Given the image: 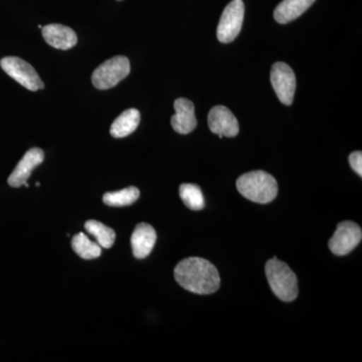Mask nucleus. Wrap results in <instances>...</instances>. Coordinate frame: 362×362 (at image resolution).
<instances>
[{"label": "nucleus", "mask_w": 362, "mask_h": 362, "mask_svg": "<svg viewBox=\"0 0 362 362\" xmlns=\"http://www.w3.org/2000/svg\"><path fill=\"white\" fill-rule=\"evenodd\" d=\"M175 277L181 287L194 294H213L221 285L220 274L216 267L197 257L180 262L175 269Z\"/></svg>", "instance_id": "obj_1"}, {"label": "nucleus", "mask_w": 362, "mask_h": 362, "mask_svg": "<svg viewBox=\"0 0 362 362\" xmlns=\"http://www.w3.org/2000/svg\"><path fill=\"white\" fill-rule=\"evenodd\" d=\"M237 188L243 197L257 204H269L278 194V183L275 177L262 170L251 171L240 176Z\"/></svg>", "instance_id": "obj_2"}, {"label": "nucleus", "mask_w": 362, "mask_h": 362, "mask_svg": "<svg viewBox=\"0 0 362 362\" xmlns=\"http://www.w3.org/2000/svg\"><path fill=\"white\" fill-rule=\"evenodd\" d=\"M266 276L272 291L284 302L294 301L298 296V281L294 272L284 262L274 257L266 264Z\"/></svg>", "instance_id": "obj_3"}, {"label": "nucleus", "mask_w": 362, "mask_h": 362, "mask_svg": "<svg viewBox=\"0 0 362 362\" xmlns=\"http://www.w3.org/2000/svg\"><path fill=\"white\" fill-rule=\"evenodd\" d=\"M129 59L123 56L114 57L98 66L92 76V83L99 90L115 87L130 73Z\"/></svg>", "instance_id": "obj_4"}, {"label": "nucleus", "mask_w": 362, "mask_h": 362, "mask_svg": "<svg viewBox=\"0 0 362 362\" xmlns=\"http://www.w3.org/2000/svg\"><path fill=\"white\" fill-rule=\"evenodd\" d=\"M245 4L243 0H233L226 6L218 23L216 35L221 42L228 44L235 40L244 23Z\"/></svg>", "instance_id": "obj_5"}, {"label": "nucleus", "mask_w": 362, "mask_h": 362, "mask_svg": "<svg viewBox=\"0 0 362 362\" xmlns=\"http://www.w3.org/2000/svg\"><path fill=\"white\" fill-rule=\"evenodd\" d=\"M0 66L9 77L14 78L26 89L33 92L44 89V83L40 80L37 71L28 62L18 57H6L0 61Z\"/></svg>", "instance_id": "obj_6"}, {"label": "nucleus", "mask_w": 362, "mask_h": 362, "mask_svg": "<svg viewBox=\"0 0 362 362\" xmlns=\"http://www.w3.org/2000/svg\"><path fill=\"white\" fill-rule=\"evenodd\" d=\"M361 238V226L354 221H341L338 223L337 230L328 245L333 254L337 256H345L358 246Z\"/></svg>", "instance_id": "obj_7"}, {"label": "nucleus", "mask_w": 362, "mask_h": 362, "mask_svg": "<svg viewBox=\"0 0 362 362\" xmlns=\"http://www.w3.org/2000/svg\"><path fill=\"white\" fill-rule=\"evenodd\" d=\"M271 83L278 99L283 104L291 105L296 90V77L294 71L287 64H274L271 70Z\"/></svg>", "instance_id": "obj_8"}, {"label": "nucleus", "mask_w": 362, "mask_h": 362, "mask_svg": "<svg viewBox=\"0 0 362 362\" xmlns=\"http://www.w3.org/2000/svg\"><path fill=\"white\" fill-rule=\"evenodd\" d=\"M209 127L218 137H235L239 134L240 127L237 118L225 106L214 107L209 114Z\"/></svg>", "instance_id": "obj_9"}, {"label": "nucleus", "mask_w": 362, "mask_h": 362, "mask_svg": "<svg viewBox=\"0 0 362 362\" xmlns=\"http://www.w3.org/2000/svg\"><path fill=\"white\" fill-rule=\"evenodd\" d=\"M45 159L44 151L40 148H32L23 156L18 162L16 169L8 177V185L13 187H21L25 185L26 181L32 175L33 169L42 163Z\"/></svg>", "instance_id": "obj_10"}, {"label": "nucleus", "mask_w": 362, "mask_h": 362, "mask_svg": "<svg viewBox=\"0 0 362 362\" xmlns=\"http://www.w3.org/2000/svg\"><path fill=\"white\" fill-rule=\"evenodd\" d=\"M175 114L171 118V126L180 134H188L197 125L195 118L194 105L185 98H180L175 102Z\"/></svg>", "instance_id": "obj_11"}, {"label": "nucleus", "mask_w": 362, "mask_h": 362, "mask_svg": "<svg viewBox=\"0 0 362 362\" xmlns=\"http://www.w3.org/2000/svg\"><path fill=\"white\" fill-rule=\"evenodd\" d=\"M157 235L153 226L148 223H139L131 235V247L135 258L144 259L156 246Z\"/></svg>", "instance_id": "obj_12"}, {"label": "nucleus", "mask_w": 362, "mask_h": 362, "mask_svg": "<svg viewBox=\"0 0 362 362\" xmlns=\"http://www.w3.org/2000/svg\"><path fill=\"white\" fill-rule=\"evenodd\" d=\"M42 37L51 47L64 51L75 47L78 42L77 35L71 28L58 23L44 26Z\"/></svg>", "instance_id": "obj_13"}, {"label": "nucleus", "mask_w": 362, "mask_h": 362, "mask_svg": "<svg viewBox=\"0 0 362 362\" xmlns=\"http://www.w3.org/2000/svg\"><path fill=\"white\" fill-rule=\"evenodd\" d=\"M315 0H283L274 11V18L281 25L291 23L301 16Z\"/></svg>", "instance_id": "obj_14"}, {"label": "nucleus", "mask_w": 362, "mask_h": 362, "mask_svg": "<svg viewBox=\"0 0 362 362\" xmlns=\"http://www.w3.org/2000/svg\"><path fill=\"white\" fill-rule=\"evenodd\" d=\"M139 123L140 112L137 109H128L112 124L111 135L115 138L126 137L137 129Z\"/></svg>", "instance_id": "obj_15"}, {"label": "nucleus", "mask_w": 362, "mask_h": 362, "mask_svg": "<svg viewBox=\"0 0 362 362\" xmlns=\"http://www.w3.org/2000/svg\"><path fill=\"white\" fill-rule=\"evenodd\" d=\"M71 247L78 257L85 259L99 258L102 247L98 243L92 242L84 233H78L71 240Z\"/></svg>", "instance_id": "obj_16"}, {"label": "nucleus", "mask_w": 362, "mask_h": 362, "mask_svg": "<svg viewBox=\"0 0 362 362\" xmlns=\"http://www.w3.org/2000/svg\"><path fill=\"white\" fill-rule=\"evenodd\" d=\"M88 233L96 239L98 244L105 249H110L116 240V233L112 228L98 221H88L85 223Z\"/></svg>", "instance_id": "obj_17"}, {"label": "nucleus", "mask_w": 362, "mask_h": 362, "mask_svg": "<svg viewBox=\"0 0 362 362\" xmlns=\"http://www.w3.org/2000/svg\"><path fill=\"white\" fill-rule=\"evenodd\" d=\"M139 197V189L135 187H130L119 190V192L105 194L103 202L109 206H127L134 204Z\"/></svg>", "instance_id": "obj_18"}, {"label": "nucleus", "mask_w": 362, "mask_h": 362, "mask_svg": "<svg viewBox=\"0 0 362 362\" xmlns=\"http://www.w3.org/2000/svg\"><path fill=\"white\" fill-rule=\"evenodd\" d=\"M180 195L183 204L192 211H201L206 206L204 194L199 185L183 183L180 187Z\"/></svg>", "instance_id": "obj_19"}, {"label": "nucleus", "mask_w": 362, "mask_h": 362, "mask_svg": "<svg viewBox=\"0 0 362 362\" xmlns=\"http://www.w3.org/2000/svg\"><path fill=\"white\" fill-rule=\"evenodd\" d=\"M349 163L352 169L358 175L362 176V153L361 151L352 152L349 156Z\"/></svg>", "instance_id": "obj_20"}]
</instances>
